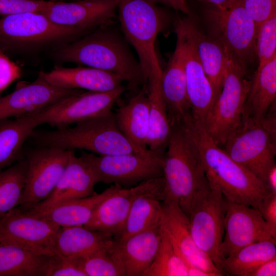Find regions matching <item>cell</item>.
<instances>
[{
    "instance_id": "1",
    "label": "cell",
    "mask_w": 276,
    "mask_h": 276,
    "mask_svg": "<svg viewBox=\"0 0 276 276\" xmlns=\"http://www.w3.org/2000/svg\"><path fill=\"white\" fill-rule=\"evenodd\" d=\"M186 123L197 146L210 188L219 191L226 200L260 212L264 199L270 193L265 183L215 143L203 124L192 118Z\"/></svg>"
},
{
    "instance_id": "2",
    "label": "cell",
    "mask_w": 276,
    "mask_h": 276,
    "mask_svg": "<svg viewBox=\"0 0 276 276\" xmlns=\"http://www.w3.org/2000/svg\"><path fill=\"white\" fill-rule=\"evenodd\" d=\"M108 24L50 52L57 63L71 62L115 74L129 85L146 84L141 65L126 41Z\"/></svg>"
},
{
    "instance_id": "3",
    "label": "cell",
    "mask_w": 276,
    "mask_h": 276,
    "mask_svg": "<svg viewBox=\"0 0 276 276\" xmlns=\"http://www.w3.org/2000/svg\"><path fill=\"white\" fill-rule=\"evenodd\" d=\"M171 127L163 156L162 201L177 202L188 216L195 196L210 188L197 146L188 125L182 121L171 124Z\"/></svg>"
},
{
    "instance_id": "4",
    "label": "cell",
    "mask_w": 276,
    "mask_h": 276,
    "mask_svg": "<svg viewBox=\"0 0 276 276\" xmlns=\"http://www.w3.org/2000/svg\"><path fill=\"white\" fill-rule=\"evenodd\" d=\"M89 33L56 24L41 12L0 17V48L7 55L23 59L48 55Z\"/></svg>"
},
{
    "instance_id": "5",
    "label": "cell",
    "mask_w": 276,
    "mask_h": 276,
    "mask_svg": "<svg viewBox=\"0 0 276 276\" xmlns=\"http://www.w3.org/2000/svg\"><path fill=\"white\" fill-rule=\"evenodd\" d=\"M73 127L54 130L35 129L30 139L33 145L66 150H87L99 155L144 151L133 146L119 129L112 112L87 119Z\"/></svg>"
},
{
    "instance_id": "6",
    "label": "cell",
    "mask_w": 276,
    "mask_h": 276,
    "mask_svg": "<svg viewBox=\"0 0 276 276\" xmlns=\"http://www.w3.org/2000/svg\"><path fill=\"white\" fill-rule=\"evenodd\" d=\"M117 10L126 40L134 48L146 82L158 64L155 50L157 35L166 27V11L151 0H117Z\"/></svg>"
},
{
    "instance_id": "7",
    "label": "cell",
    "mask_w": 276,
    "mask_h": 276,
    "mask_svg": "<svg viewBox=\"0 0 276 276\" xmlns=\"http://www.w3.org/2000/svg\"><path fill=\"white\" fill-rule=\"evenodd\" d=\"M227 55L221 91L203 124L209 135L221 148L242 124L251 82L247 71Z\"/></svg>"
},
{
    "instance_id": "8",
    "label": "cell",
    "mask_w": 276,
    "mask_h": 276,
    "mask_svg": "<svg viewBox=\"0 0 276 276\" xmlns=\"http://www.w3.org/2000/svg\"><path fill=\"white\" fill-rule=\"evenodd\" d=\"M203 15L209 34L248 71L257 58V26L242 4L228 9L205 5Z\"/></svg>"
},
{
    "instance_id": "9",
    "label": "cell",
    "mask_w": 276,
    "mask_h": 276,
    "mask_svg": "<svg viewBox=\"0 0 276 276\" xmlns=\"http://www.w3.org/2000/svg\"><path fill=\"white\" fill-rule=\"evenodd\" d=\"M275 127V113L269 114L260 123L243 122L222 147L265 183L269 170L276 164Z\"/></svg>"
},
{
    "instance_id": "10",
    "label": "cell",
    "mask_w": 276,
    "mask_h": 276,
    "mask_svg": "<svg viewBox=\"0 0 276 276\" xmlns=\"http://www.w3.org/2000/svg\"><path fill=\"white\" fill-rule=\"evenodd\" d=\"M164 153L148 149L140 152L99 155L82 150L80 156L90 166L98 183L127 188L163 177Z\"/></svg>"
},
{
    "instance_id": "11",
    "label": "cell",
    "mask_w": 276,
    "mask_h": 276,
    "mask_svg": "<svg viewBox=\"0 0 276 276\" xmlns=\"http://www.w3.org/2000/svg\"><path fill=\"white\" fill-rule=\"evenodd\" d=\"M226 208V199L221 193L210 188L195 196L188 216L195 243L221 271L223 259L220 246L224 234Z\"/></svg>"
},
{
    "instance_id": "12",
    "label": "cell",
    "mask_w": 276,
    "mask_h": 276,
    "mask_svg": "<svg viewBox=\"0 0 276 276\" xmlns=\"http://www.w3.org/2000/svg\"><path fill=\"white\" fill-rule=\"evenodd\" d=\"M70 153L42 146L24 147L28 169L19 209L28 211L51 193L67 165Z\"/></svg>"
},
{
    "instance_id": "13",
    "label": "cell",
    "mask_w": 276,
    "mask_h": 276,
    "mask_svg": "<svg viewBox=\"0 0 276 276\" xmlns=\"http://www.w3.org/2000/svg\"><path fill=\"white\" fill-rule=\"evenodd\" d=\"M174 21L176 42L181 49L187 91L192 118L204 124L219 94L205 75L196 51L189 24V16Z\"/></svg>"
},
{
    "instance_id": "14",
    "label": "cell",
    "mask_w": 276,
    "mask_h": 276,
    "mask_svg": "<svg viewBox=\"0 0 276 276\" xmlns=\"http://www.w3.org/2000/svg\"><path fill=\"white\" fill-rule=\"evenodd\" d=\"M126 90L123 85L108 91H82L64 98L35 112L40 123L60 128L100 116L109 114Z\"/></svg>"
},
{
    "instance_id": "15",
    "label": "cell",
    "mask_w": 276,
    "mask_h": 276,
    "mask_svg": "<svg viewBox=\"0 0 276 276\" xmlns=\"http://www.w3.org/2000/svg\"><path fill=\"white\" fill-rule=\"evenodd\" d=\"M60 227L16 207L0 218V242L50 255L54 253L55 239Z\"/></svg>"
},
{
    "instance_id": "16",
    "label": "cell",
    "mask_w": 276,
    "mask_h": 276,
    "mask_svg": "<svg viewBox=\"0 0 276 276\" xmlns=\"http://www.w3.org/2000/svg\"><path fill=\"white\" fill-rule=\"evenodd\" d=\"M226 201L225 234L220 246L223 260L253 243L276 241V237L257 210L247 205Z\"/></svg>"
},
{
    "instance_id": "17",
    "label": "cell",
    "mask_w": 276,
    "mask_h": 276,
    "mask_svg": "<svg viewBox=\"0 0 276 276\" xmlns=\"http://www.w3.org/2000/svg\"><path fill=\"white\" fill-rule=\"evenodd\" d=\"M82 91L55 86L39 73L33 82L18 83L12 92L0 97V120L40 111L64 98Z\"/></svg>"
},
{
    "instance_id": "18",
    "label": "cell",
    "mask_w": 276,
    "mask_h": 276,
    "mask_svg": "<svg viewBox=\"0 0 276 276\" xmlns=\"http://www.w3.org/2000/svg\"><path fill=\"white\" fill-rule=\"evenodd\" d=\"M117 0L53 2L42 13L54 22L90 32L116 16Z\"/></svg>"
},
{
    "instance_id": "19",
    "label": "cell",
    "mask_w": 276,
    "mask_h": 276,
    "mask_svg": "<svg viewBox=\"0 0 276 276\" xmlns=\"http://www.w3.org/2000/svg\"><path fill=\"white\" fill-rule=\"evenodd\" d=\"M162 226L187 268L196 266L223 275L210 258L195 243L191 234L189 218L178 203L172 200L162 203Z\"/></svg>"
},
{
    "instance_id": "20",
    "label": "cell",
    "mask_w": 276,
    "mask_h": 276,
    "mask_svg": "<svg viewBox=\"0 0 276 276\" xmlns=\"http://www.w3.org/2000/svg\"><path fill=\"white\" fill-rule=\"evenodd\" d=\"M156 178L142 181L131 188L119 186L114 192L98 205L84 226L117 239L123 231L133 201L148 190Z\"/></svg>"
},
{
    "instance_id": "21",
    "label": "cell",
    "mask_w": 276,
    "mask_h": 276,
    "mask_svg": "<svg viewBox=\"0 0 276 276\" xmlns=\"http://www.w3.org/2000/svg\"><path fill=\"white\" fill-rule=\"evenodd\" d=\"M97 183L87 162L70 150L67 165L53 191L28 211L44 210L66 200L91 196L96 193L94 188Z\"/></svg>"
},
{
    "instance_id": "22",
    "label": "cell",
    "mask_w": 276,
    "mask_h": 276,
    "mask_svg": "<svg viewBox=\"0 0 276 276\" xmlns=\"http://www.w3.org/2000/svg\"><path fill=\"white\" fill-rule=\"evenodd\" d=\"M39 73L50 84L70 89L108 91L122 85L124 81L115 74L88 66L66 67L57 65L50 71Z\"/></svg>"
},
{
    "instance_id": "23",
    "label": "cell",
    "mask_w": 276,
    "mask_h": 276,
    "mask_svg": "<svg viewBox=\"0 0 276 276\" xmlns=\"http://www.w3.org/2000/svg\"><path fill=\"white\" fill-rule=\"evenodd\" d=\"M161 86L170 125L191 119L185 65L181 47L177 42L166 69L162 71Z\"/></svg>"
},
{
    "instance_id": "24",
    "label": "cell",
    "mask_w": 276,
    "mask_h": 276,
    "mask_svg": "<svg viewBox=\"0 0 276 276\" xmlns=\"http://www.w3.org/2000/svg\"><path fill=\"white\" fill-rule=\"evenodd\" d=\"M162 234L160 222L122 242L114 240L126 276H143L155 257Z\"/></svg>"
},
{
    "instance_id": "25",
    "label": "cell",
    "mask_w": 276,
    "mask_h": 276,
    "mask_svg": "<svg viewBox=\"0 0 276 276\" xmlns=\"http://www.w3.org/2000/svg\"><path fill=\"white\" fill-rule=\"evenodd\" d=\"M162 71L159 64L153 65L146 83L149 117L147 148L164 153L169 139L171 127L162 90Z\"/></svg>"
},
{
    "instance_id": "26",
    "label": "cell",
    "mask_w": 276,
    "mask_h": 276,
    "mask_svg": "<svg viewBox=\"0 0 276 276\" xmlns=\"http://www.w3.org/2000/svg\"><path fill=\"white\" fill-rule=\"evenodd\" d=\"M250 80L242 123H260L275 105L276 56L257 68Z\"/></svg>"
},
{
    "instance_id": "27",
    "label": "cell",
    "mask_w": 276,
    "mask_h": 276,
    "mask_svg": "<svg viewBox=\"0 0 276 276\" xmlns=\"http://www.w3.org/2000/svg\"><path fill=\"white\" fill-rule=\"evenodd\" d=\"M163 177L155 179L153 185L137 196L132 202L123 231L118 238L120 242L130 236L150 228L161 222Z\"/></svg>"
},
{
    "instance_id": "28",
    "label": "cell",
    "mask_w": 276,
    "mask_h": 276,
    "mask_svg": "<svg viewBox=\"0 0 276 276\" xmlns=\"http://www.w3.org/2000/svg\"><path fill=\"white\" fill-rule=\"evenodd\" d=\"M118 186L113 185L100 193L66 200L44 210L25 212L60 227L84 226L89 221L98 205Z\"/></svg>"
},
{
    "instance_id": "29",
    "label": "cell",
    "mask_w": 276,
    "mask_h": 276,
    "mask_svg": "<svg viewBox=\"0 0 276 276\" xmlns=\"http://www.w3.org/2000/svg\"><path fill=\"white\" fill-rule=\"evenodd\" d=\"M114 115L117 125L126 138L136 148L147 149L149 117L147 84Z\"/></svg>"
},
{
    "instance_id": "30",
    "label": "cell",
    "mask_w": 276,
    "mask_h": 276,
    "mask_svg": "<svg viewBox=\"0 0 276 276\" xmlns=\"http://www.w3.org/2000/svg\"><path fill=\"white\" fill-rule=\"evenodd\" d=\"M40 125L35 113L0 120V172L24 158L25 143Z\"/></svg>"
},
{
    "instance_id": "31",
    "label": "cell",
    "mask_w": 276,
    "mask_h": 276,
    "mask_svg": "<svg viewBox=\"0 0 276 276\" xmlns=\"http://www.w3.org/2000/svg\"><path fill=\"white\" fill-rule=\"evenodd\" d=\"M189 16V24L199 60L207 77L219 94L223 82L227 53L223 45L206 34L194 18Z\"/></svg>"
},
{
    "instance_id": "32",
    "label": "cell",
    "mask_w": 276,
    "mask_h": 276,
    "mask_svg": "<svg viewBox=\"0 0 276 276\" xmlns=\"http://www.w3.org/2000/svg\"><path fill=\"white\" fill-rule=\"evenodd\" d=\"M114 239L84 226L60 227L55 239L54 253L68 257L88 255L110 245Z\"/></svg>"
},
{
    "instance_id": "33",
    "label": "cell",
    "mask_w": 276,
    "mask_h": 276,
    "mask_svg": "<svg viewBox=\"0 0 276 276\" xmlns=\"http://www.w3.org/2000/svg\"><path fill=\"white\" fill-rule=\"evenodd\" d=\"M50 255L0 242V276H47Z\"/></svg>"
},
{
    "instance_id": "34",
    "label": "cell",
    "mask_w": 276,
    "mask_h": 276,
    "mask_svg": "<svg viewBox=\"0 0 276 276\" xmlns=\"http://www.w3.org/2000/svg\"><path fill=\"white\" fill-rule=\"evenodd\" d=\"M275 245L272 240L248 245L225 258L221 270L224 275L247 276L260 265L276 257Z\"/></svg>"
},
{
    "instance_id": "35",
    "label": "cell",
    "mask_w": 276,
    "mask_h": 276,
    "mask_svg": "<svg viewBox=\"0 0 276 276\" xmlns=\"http://www.w3.org/2000/svg\"><path fill=\"white\" fill-rule=\"evenodd\" d=\"M27 169L24 157L0 172V218L19 205Z\"/></svg>"
},
{
    "instance_id": "36",
    "label": "cell",
    "mask_w": 276,
    "mask_h": 276,
    "mask_svg": "<svg viewBox=\"0 0 276 276\" xmlns=\"http://www.w3.org/2000/svg\"><path fill=\"white\" fill-rule=\"evenodd\" d=\"M86 276H124L125 271L115 241L88 255L73 257Z\"/></svg>"
},
{
    "instance_id": "37",
    "label": "cell",
    "mask_w": 276,
    "mask_h": 276,
    "mask_svg": "<svg viewBox=\"0 0 276 276\" xmlns=\"http://www.w3.org/2000/svg\"><path fill=\"white\" fill-rule=\"evenodd\" d=\"M143 276H188L186 263L175 249L163 227L158 251Z\"/></svg>"
},
{
    "instance_id": "38",
    "label": "cell",
    "mask_w": 276,
    "mask_h": 276,
    "mask_svg": "<svg viewBox=\"0 0 276 276\" xmlns=\"http://www.w3.org/2000/svg\"><path fill=\"white\" fill-rule=\"evenodd\" d=\"M256 55L257 68L276 56V14L257 27Z\"/></svg>"
},
{
    "instance_id": "39",
    "label": "cell",
    "mask_w": 276,
    "mask_h": 276,
    "mask_svg": "<svg viewBox=\"0 0 276 276\" xmlns=\"http://www.w3.org/2000/svg\"><path fill=\"white\" fill-rule=\"evenodd\" d=\"M47 276H86L75 259L58 253L50 255Z\"/></svg>"
},
{
    "instance_id": "40",
    "label": "cell",
    "mask_w": 276,
    "mask_h": 276,
    "mask_svg": "<svg viewBox=\"0 0 276 276\" xmlns=\"http://www.w3.org/2000/svg\"><path fill=\"white\" fill-rule=\"evenodd\" d=\"M52 3L44 0H0V15L6 16L26 12H41Z\"/></svg>"
},
{
    "instance_id": "41",
    "label": "cell",
    "mask_w": 276,
    "mask_h": 276,
    "mask_svg": "<svg viewBox=\"0 0 276 276\" xmlns=\"http://www.w3.org/2000/svg\"><path fill=\"white\" fill-rule=\"evenodd\" d=\"M242 5L257 27L276 14V0H242Z\"/></svg>"
},
{
    "instance_id": "42",
    "label": "cell",
    "mask_w": 276,
    "mask_h": 276,
    "mask_svg": "<svg viewBox=\"0 0 276 276\" xmlns=\"http://www.w3.org/2000/svg\"><path fill=\"white\" fill-rule=\"evenodd\" d=\"M20 67L0 48V94L21 76Z\"/></svg>"
},
{
    "instance_id": "43",
    "label": "cell",
    "mask_w": 276,
    "mask_h": 276,
    "mask_svg": "<svg viewBox=\"0 0 276 276\" xmlns=\"http://www.w3.org/2000/svg\"><path fill=\"white\" fill-rule=\"evenodd\" d=\"M260 213L276 237V194L270 193L264 199Z\"/></svg>"
},
{
    "instance_id": "44",
    "label": "cell",
    "mask_w": 276,
    "mask_h": 276,
    "mask_svg": "<svg viewBox=\"0 0 276 276\" xmlns=\"http://www.w3.org/2000/svg\"><path fill=\"white\" fill-rule=\"evenodd\" d=\"M276 257L264 262L250 271L247 276H275Z\"/></svg>"
},
{
    "instance_id": "45",
    "label": "cell",
    "mask_w": 276,
    "mask_h": 276,
    "mask_svg": "<svg viewBox=\"0 0 276 276\" xmlns=\"http://www.w3.org/2000/svg\"><path fill=\"white\" fill-rule=\"evenodd\" d=\"M156 4H162L180 11L186 15L190 13V8L186 0H151Z\"/></svg>"
},
{
    "instance_id": "46",
    "label": "cell",
    "mask_w": 276,
    "mask_h": 276,
    "mask_svg": "<svg viewBox=\"0 0 276 276\" xmlns=\"http://www.w3.org/2000/svg\"><path fill=\"white\" fill-rule=\"evenodd\" d=\"M187 1V0H186ZM195 1L206 5H211L223 9H228L242 4V0H190Z\"/></svg>"
},
{
    "instance_id": "47",
    "label": "cell",
    "mask_w": 276,
    "mask_h": 276,
    "mask_svg": "<svg viewBox=\"0 0 276 276\" xmlns=\"http://www.w3.org/2000/svg\"><path fill=\"white\" fill-rule=\"evenodd\" d=\"M265 184L271 193L276 194V164L269 170L266 175Z\"/></svg>"
},
{
    "instance_id": "48",
    "label": "cell",
    "mask_w": 276,
    "mask_h": 276,
    "mask_svg": "<svg viewBox=\"0 0 276 276\" xmlns=\"http://www.w3.org/2000/svg\"><path fill=\"white\" fill-rule=\"evenodd\" d=\"M188 276H220V274L205 271L196 266H189L187 268Z\"/></svg>"
},
{
    "instance_id": "49",
    "label": "cell",
    "mask_w": 276,
    "mask_h": 276,
    "mask_svg": "<svg viewBox=\"0 0 276 276\" xmlns=\"http://www.w3.org/2000/svg\"><path fill=\"white\" fill-rule=\"evenodd\" d=\"M51 2H64L66 0H49Z\"/></svg>"
}]
</instances>
